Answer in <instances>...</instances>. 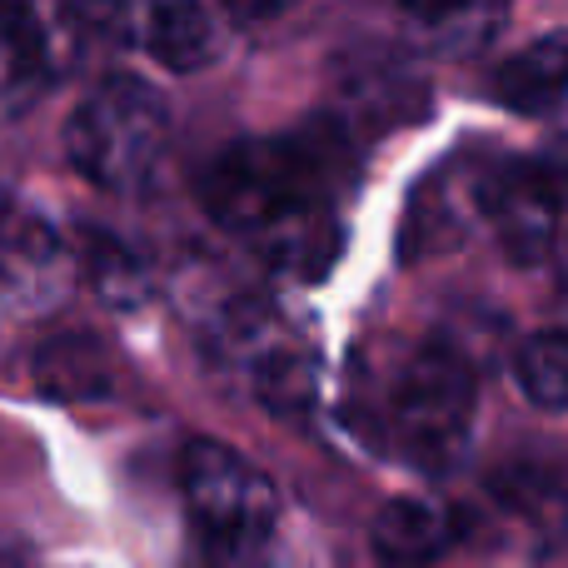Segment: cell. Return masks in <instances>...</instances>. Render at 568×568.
Returning a JSON list of instances; mask_svg holds the SVG:
<instances>
[{"label":"cell","mask_w":568,"mask_h":568,"mask_svg":"<svg viewBox=\"0 0 568 568\" xmlns=\"http://www.w3.org/2000/svg\"><path fill=\"white\" fill-rule=\"evenodd\" d=\"M334 90V115L349 135H389V130L409 125L429 105V85L424 75L394 50H349L334 60L329 70Z\"/></svg>","instance_id":"8992f818"},{"label":"cell","mask_w":568,"mask_h":568,"mask_svg":"<svg viewBox=\"0 0 568 568\" xmlns=\"http://www.w3.org/2000/svg\"><path fill=\"white\" fill-rule=\"evenodd\" d=\"M394 10L454 55L489 45L494 30L504 26V0H394Z\"/></svg>","instance_id":"5bb4252c"},{"label":"cell","mask_w":568,"mask_h":568,"mask_svg":"<svg viewBox=\"0 0 568 568\" xmlns=\"http://www.w3.org/2000/svg\"><path fill=\"white\" fill-rule=\"evenodd\" d=\"M524 394L544 409H568V329H544L519 344L514 354Z\"/></svg>","instance_id":"2e32d148"},{"label":"cell","mask_w":568,"mask_h":568,"mask_svg":"<svg viewBox=\"0 0 568 568\" xmlns=\"http://www.w3.org/2000/svg\"><path fill=\"white\" fill-rule=\"evenodd\" d=\"M36 379L40 389L65 404L105 399L115 389V354L95 334H55L36 354Z\"/></svg>","instance_id":"4fadbf2b"},{"label":"cell","mask_w":568,"mask_h":568,"mask_svg":"<svg viewBox=\"0 0 568 568\" xmlns=\"http://www.w3.org/2000/svg\"><path fill=\"white\" fill-rule=\"evenodd\" d=\"M489 509L524 554H554L568 539V484L539 464H509L489 479Z\"/></svg>","instance_id":"30bf717a"},{"label":"cell","mask_w":568,"mask_h":568,"mask_svg":"<svg viewBox=\"0 0 568 568\" xmlns=\"http://www.w3.org/2000/svg\"><path fill=\"white\" fill-rule=\"evenodd\" d=\"M354 180L349 130L230 145L200 180L205 210L280 275L314 280L339 255V190Z\"/></svg>","instance_id":"6da1fadb"},{"label":"cell","mask_w":568,"mask_h":568,"mask_svg":"<svg viewBox=\"0 0 568 568\" xmlns=\"http://www.w3.org/2000/svg\"><path fill=\"white\" fill-rule=\"evenodd\" d=\"M75 255H80V275L95 284V294L105 304H115V310H135V304L150 300V270L125 240L85 230Z\"/></svg>","instance_id":"9a60e30c"},{"label":"cell","mask_w":568,"mask_h":568,"mask_svg":"<svg viewBox=\"0 0 568 568\" xmlns=\"http://www.w3.org/2000/svg\"><path fill=\"white\" fill-rule=\"evenodd\" d=\"M464 514H454L439 499H389L374 514V554L389 564H429L459 544Z\"/></svg>","instance_id":"7c38bea8"},{"label":"cell","mask_w":568,"mask_h":568,"mask_svg":"<svg viewBox=\"0 0 568 568\" xmlns=\"http://www.w3.org/2000/svg\"><path fill=\"white\" fill-rule=\"evenodd\" d=\"M554 250H559V270H564V284H568V225H564V235H559V245Z\"/></svg>","instance_id":"ac0fdd59"},{"label":"cell","mask_w":568,"mask_h":568,"mask_svg":"<svg viewBox=\"0 0 568 568\" xmlns=\"http://www.w3.org/2000/svg\"><path fill=\"white\" fill-rule=\"evenodd\" d=\"M80 275L75 245L55 235L36 215L0 220V294L20 310H50L65 300V290Z\"/></svg>","instance_id":"9c48e42d"},{"label":"cell","mask_w":568,"mask_h":568,"mask_svg":"<svg viewBox=\"0 0 568 568\" xmlns=\"http://www.w3.org/2000/svg\"><path fill=\"white\" fill-rule=\"evenodd\" d=\"M180 489H185V509L195 534L220 559L260 554L270 544V534H275L280 519L275 484L230 444L215 439L190 444L185 459H180Z\"/></svg>","instance_id":"277c9868"},{"label":"cell","mask_w":568,"mask_h":568,"mask_svg":"<svg viewBox=\"0 0 568 568\" xmlns=\"http://www.w3.org/2000/svg\"><path fill=\"white\" fill-rule=\"evenodd\" d=\"M568 190L549 165H499L484 175V220L514 260L534 265L564 235Z\"/></svg>","instance_id":"52a82bcc"},{"label":"cell","mask_w":568,"mask_h":568,"mask_svg":"<svg viewBox=\"0 0 568 568\" xmlns=\"http://www.w3.org/2000/svg\"><path fill=\"white\" fill-rule=\"evenodd\" d=\"M484 170H464V165H439L419 190L414 205L404 215L399 245L409 255H429V250H449L469 235L474 220H484Z\"/></svg>","instance_id":"8fae6325"},{"label":"cell","mask_w":568,"mask_h":568,"mask_svg":"<svg viewBox=\"0 0 568 568\" xmlns=\"http://www.w3.org/2000/svg\"><path fill=\"white\" fill-rule=\"evenodd\" d=\"M170 140V115L145 80L110 75L75 105L65 125L70 165L110 195H135L150 185Z\"/></svg>","instance_id":"7a4b0ae2"},{"label":"cell","mask_w":568,"mask_h":568,"mask_svg":"<svg viewBox=\"0 0 568 568\" xmlns=\"http://www.w3.org/2000/svg\"><path fill=\"white\" fill-rule=\"evenodd\" d=\"M220 6L240 20H275V16H284V10L300 6V0H220Z\"/></svg>","instance_id":"e0dca14e"},{"label":"cell","mask_w":568,"mask_h":568,"mask_svg":"<svg viewBox=\"0 0 568 568\" xmlns=\"http://www.w3.org/2000/svg\"><path fill=\"white\" fill-rule=\"evenodd\" d=\"M80 50L70 0H0V115L26 110Z\"/></svg>","instance_id":"5b68a950"},{"label":"cell","mask_w":568,"mask_h":568,"mask_svg":"<svg viewBox=\"0 0 568 568\" xmlns=\"http://www.w3.org/2000/svg\"><path fill=\"white\" fill-rule=\"evenodd\" d=\"M90 10L115 40L140 45L165 70H200L215 45V26L200 0H90Z\"/></svg>","instance_id":"ba28073f"},{"label":"cell","mask_w":568,"mask_h":568,"mask_svg":"<svg viewBox=\"0 0 568 568\" xmlns=\"http://www.w3.org/2000/svg\"><path fill=\"white\" fill-rule=\"evenodd\" d=\"M384 424L404 459L444 469L459 459L474 424V369L454 344L419 339L399 354L384 389Z\"/></svg>","instance_id":"3957f363"}]
</instances>
